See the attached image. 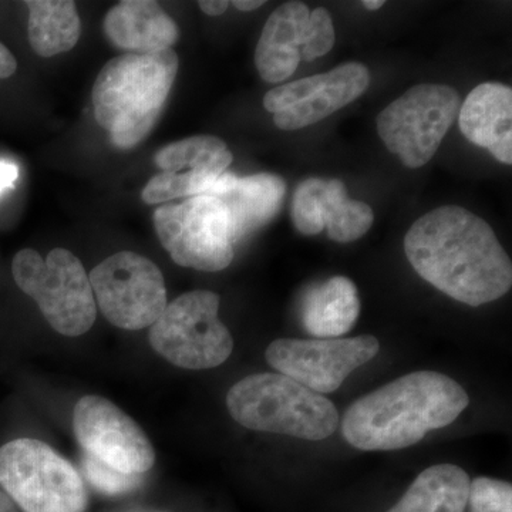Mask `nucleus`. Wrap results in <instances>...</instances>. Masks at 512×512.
Masks as SVG:
<instances>
[{
  "label": "nucleus",
  "instance_id": "1",
  "mask_svg": "<svg viewBox=\"0 0 512 512\" xmlns=\"http://www.w3.org/2000/svg\"><path fill=\"white\" fill-rule=\"evenodd\" d=\"M414 271L457 302L480 306L510 291L512 264L490 225L447 205L419 218L404 238Z\"/></svg>",
  "mask_w": 512,
  "mask_h": 512
},
{
  "label": "nucleus",
  "instance_id": "2",
  "mask_svg": "<svg viewBox=\"0 0 512 512\" xmlns=\"http://www.w3.org/2000/svg\"><path fill=\"white\" fill-rule=\"evenodd\" d=\"M468 403L456 380L437 372L410 373L353 403L343 436L363 451L400 450L453 423Z\"/></svg>",
  "mask_w": 512,
  "mask_h": 512
},
{
  "label": "nucleus",
  "instance_id": "3",
  "mask_svg": "<svg viewBox=\"0 0 512 512\" xmlns=\"http://www.w3.org/2000/svg\"><path fill=\"white\" fill-rule=\"evenodd\" d=\"M178 73L173 49L124 55L104 64L93 86L94 119L121 150L143 143L153 131Z\"/></svg>",
  "mask_w": 512,
  "mask_h": 512
},
{
  "label": "nucleus",
  "instance_id": "4",
  "mask_svg": "<svg viewBox=\"0 0 512 512\" xmlns=\"http://www.w3.org/2000/svg\"><path fill=\"white\" fill-rule=\"evenodd\" d=\"M232 419L249 430L320 441L335 433L339 413L323 394L281 373H259L231 387Z\"/></svg>",
  "mask_w": 512,
  "mask_h": 512
},
{
  "label": "nucleus",
  "instance_id": "5",
  "mask_svg": "<svg viewBox=\"0 0 512 512\" xmlns=\"http://www.w3.org/2000/svg\"><path fill=\"white\" fill-rule=\"evenodd\" d=\"M12 274L56 332L80 336L92 328L96 320L92 284L72 252L55 248L43 258L33 249H22L13 258Z\"/></svg>",
  "mask_w": 512,
  "mask_h": 512
},
{
  "label": "nucleus",
  "instance_id": "6",
  "mask_svg": "<svg viewBox=\"0 0 512 512\" xmlns=\"http://www.w3.org/2000/svg\"><path fill=\"white\" fill-rule=\"evenodd\" d=\"M0 485L25 512H84L87 493L76 468L43 441L0 448Z\"/></svg>",
  "mask_w": 512,
  "mask_h": 512
},
{
  "label": "nucleus",
  "instance_id": "7",
  "mask_svg": "<svg viewBox=\"0 0 512 512\" xmlns=\"http://www.w3.org/2000/svg\"><path fill=\"white\" fill-rule=\"evenodd\" d=\"M218 309L217 293H184L165 306L151 325V346L158 355L183 369L204 370L222 365L231 356L234 342L218 319Z\"/></svg>",
  "mask_w": 512,
  "mask_h": 512
},
{
  "label": "nucleus",
  "instance_id": "8",
  "mask_svg": "<svg viewBox=\"0 0 512 512\" xmlns=\"http://www.w3.org/2000/svg\"><path fill=\"white\" fill-rule=\"evenodd\" d=\"M460 111V96L446 84H417L377 116L384 146L409 168L429 163Z\"/></svg>",
  "mask_w": 512,
  "mask_h": 512
},
{
  "label": "nucleus",
  "instance_id": "9",
  "mask_svg": "<svg viewBox=\"0 0 512 512\" xmlns=\"http://www.w3.org/2000/svg\"><path fill=\"white\" fill-rule=\"evenodd\" d=\"M154 228L175 264L184 268L218 272L234 259L227 211L210 195L161 205Z\"/></svg>",
  "mask_w": 512,
  "mask_h": 512
},
{
  "label": "nucleus",
  "instance_id": "10",
  "mask_svg": "<svg viewBox=\"0 0 512 512\" xmlns=\"http://www.w3.org/2000/svg\"><path fill=\"white\" fill-rule=\"evenodd\" d=\"M89 279L101 312L117 328H147L167 306L163 274L146 256L111 255L93 269Z\"/></svg>",
  "mask_w": 512,
  "mask_h": 512
},
{
  "label": "nucleus",
  "instance_id": "11",
  "mask_svg": "<svg viewBox=\"0 0 512 512\" xmlns=\"http://www.w3.org/2000/svg\"><path fill=\"white\" fill-rule=\"evenodd\" d=\"M375 336L346 339H278L266 349V360L281 375L319 394L336 392L357 367L379 353Z\"/></svg>",
  "mask_w": 512,
  "mask_h": 512
},
{
  "label": "nucleus",
  "instance_id": "12",
  "mask_svg": "<svg viewBox=\"0 0 512 512\" xmlns=\"http://www.w3.org/2000/svg\"><path fill=\"white\" fill-rule=\"evenodd\" d=\"M73 427L86 456L130 476L153 467L156 454L136 421L100 396H84L74 407Z\"/></svg>",
  "mask_w": 512,
  "mask_h": 512
},
{
  "label": "nucleus",
  "instance_id": "13",
  "mask_svg": "<svg viewBox=\"0 0 512 512\" xmlns=\"http://www.w3.org/2000/svg\"><path fill=\"white\" fill-rule=\"evenodd\" d=\"M370 73L362 63H345L328 73L303 77L269 90L264 106L275 126L293 131L312 126L366 92Z\"/></svg>",
  "mask_w": 512,
  "mask_h": 512
},
{
  "label": "nucleus",
  "instance_id": "14",
  "mask_svg": "<svg viewBox=\"0 0 512 512\" xmlns=\"http://www.w3.org/2000/svg\"><path fill=\"white\" fill-rule=\"evenodd\" d=\"M232 163V154L221 138L194 136L168 144L158 151L160 173L141 194L148 205L205 194Z\"/></svg>",
  "mask_w": 512,
  "mask_h": 512
},
{
  "label": "nucleus",
  "instance_id": "15",
  "mask_svg": "<svg viewBox=\"0 0 512 512\" xmlns=\"http://www.w3.org/2000/svg\"><path fill=\"white\" fill-rule=\"evenodd\" d=\"M285 181L275 174L239 178L224 173L205 195L217 198L227 211L232 244L265 227L281 210Z\"/></svg>",
  "mask_w": 512,
  "mask_h": 512
},
{
  "label": "nucleus",
  "instance_id": "16",
  "mask_svg": "<svg viewBox=\"0 0 512 512\" xmlns=\"http://www.w3.org/2000/svg\"><path fill=\"white\" fill-rule=\"evenodd\" d=\"M461 133L487 148L498 161L512 164V90L501 83L477 86L461 106Z\"/></svg>",
  "mask_w": 512,
  "mask_h": 512
},
{
  "label": "nucleus",
  "instance_id": "17",
  "mask_svg": "<svg viewBox=\"0 0 512 512\" xmlns=\"http://www.w3.org/2000/svg\"><path fill=\"white\" fill-rule=\"evenodd\" d=\"M104 33L114 46L134 55H154L170 50L180 30L160 3L123 0L107 12Z\"/></svg>",
  "mask_w": 512,
  "mask_h": 512
},
{
  "label": "nucleus",
  "instance_id": "18",
  "mask_svg": "<svg viewBox=\"0 0 512 512\" xmlns=\"http://www.w3.org/2000/svg\"><path fill=\"white\" fill-rule=\"evenodd\" d=\"M311 10L302 2H288L266 20L255 50V64L265 82L289 79L302 62Z\"/></svg>",
  "mask_w": 512,
  "mask_h": 512
},
{
  "label": "nucleus",
  "instance_id": "19",
  "mask_svg": "<svg viewBox=\"0 0 512 512\" xmlns=\"http://www.w3.org/2000/svg\"><path fill=\"white\" fill-rule=\"evenodd\" d=\"M360 313L356 285L345 276H333L313 286L302 302V322L312 336L338 339L355 326Z\"/></svg>",
  "mask_w": 512,
  "mask_h": 512
},
{
  "label": "nucleus",
  "instance_id": "20",
  "mask_svg": "<svg viewBox=\"0 0 512 512\" xmlns=\"http://www.w3.org/2000/svg\"><path fill=\"white\" fill-rule=\"evenodd\" d=\"M470 484L463 468L437 464L424 470L389 512H464Z\"/></svg>",
  "mask_w": 512,
  "mask_h": 512
},
{
  "label": "nucleus",
  "instance_id": "21",
  "mask_svg": "<svg viewBox=\"0 0 512 512\" xmlns=\"http://www.w3.org/2000/svg\"><path fill=\"white\" fill-rule=\"evenodd\" d=\"M28 36L33 52L53 57L69 52L82 32L79 12L72 0H28Z\"/></svg>",
  "mask_w": 512,
  "mask_h": 512
},
{
  "label": "nucleus",
  "instance_id": "22",
  "mask_svg": "<svg viewBox=\"0 0 512 512\" xmlns=\"http://www.w3.org/2000/svg\"><path fill=\"white\" fill-rule=\"evenodd\" d=\"M320 218L329 238L340 244L362 238L375 221L372 208L365 202L350 200L345 184L340 180H323Z\"/></svg>",
  "mask_w": 512,
  "mask_h": 512
},
{
  "label": "nucleus",
  "instance_id": "23",
  "mask_svg": "<svg viewBox=\"0 0 512 512\" xmlns=\"http://www.w3.org/2000/svg\"><path fill=\"white\" fill-rule=\"evenodd\" d=\"M323 180L308 178L302 181L293 194L292 220L296 229L306 237L318 235L325 229L320 218V188Z\"/></svg>",
  "mask_w": 512,
  "mask_h": 512
},
{
  "label": "nucleus",
  "instance_id": "24",
  "mask_svg": "<svg viewBox=\"0 0 512 512\" xmlns=\"http://www.w3.org/2000/svg\"><path fill=\"white\" fill-rule=\"evenodd\" d=\"M471 512H512V487L505 481L480 477L470 484Z\"/></svg>",
  "mask_w": 512,
  "mask_h": 512
},
{
  "label": "nucleus",
  "instance_id": "25",
  "mask_svg": "<svg viewBox=\"0 0 512 512\" xmlns=\"http://www.w3.org/2000/svg\"><path fill=\"white\" fill-rule=\"evenodd\" d=\"M336 35L332 16L325 8H316L309 16L306 29V42L301 50V59L305 62L328 55L335 45Z\"/></svg>",
  "mask_w": 512,
  "mask_h": 512
},
{
  "label": "nucleus",
  "instance_id": "26",
  "mask_svg": "<svg viewBox=\"0 0 512 512\" xmlns=\"http://www.w3.org/2000/svg\"><path fill=\"white\" fill-rule=\"evenodd\" d=\"M83 471L84 476L92 483L93 487L104 494L128 493V491L136 490L138 485L141 484V476L120 473V471L101 463L96 458L86 456V454L83 458Z\"/></svg>",
  "mask_w": 512,
  "mask_h": 512
},
{
  "label": "nucleus",
  "instance_id": "27",
  "mask_svg": "<svg viewBox=\"0 0 512 512\" xmlns=\"http://www.w3.org/2000/svg\"><path fill=\"white\" fill-rule=\"evenodd\" d=\"M18 178V165L9 163V161H0V195L12 190Z\"/></svg>",
  "mask_w": 512,
  "mask_h": 512
},
{
  "label": "nucleus",
  "instance_id": "28",
  "mask_svg": "<svg viewBox=\"0 0 512 512\" xmlns=\"http://www.w3.org/2000/svg\"><path fill=\"white\" fill-rule=\"evenodd\" d=\"M18 69V62L12 52L0 43V79H9Z\"/></svg>",
  "mask_w": 512,
  "mask_h": 512
},
{
  "label": "nucleus",
  "instance_id": "29",
  "mask_svg": "<svg viewBox=\"0 0 512 512\" xmlns=\"http://www.w3.org/2000/svg\"><path fill=\"white\" fill-rule=\"evenodd\" d=\"M198 6L207 15L221 16L222 13L227 12L229 2L227 0H201V2H198Z\"/></svg>",
  "mask_w": 512,
  "mask_h": 512
},
{
  "label": "nucleus",
  "instance_id": "30",
  "mask_svg": "<svg viewBox=\"0 0 512 512\" xmlns=\"http://www.w3.org/2000/svg\"><path fill=\"white\" fill-rule=\"evenodd\" d=\"M232 5L238 10H242V12H252V10L264 6L265 2L264 0H235V2H232Z\"/></svg>",
  "mask_w": 512,
  "mask_h": 512
},
{
  "label": "nucleus",
  "instance_id": "31",
  "mask_svg": "<svg viewBox=\"0 0 512 512\" xmlns=\"http://www.w3.org/2000/svg\"><path fill=\"white\" fill-rule=\"evenodd\" d=\"M0 512H18L8 495L0 491Z\"/></svg>",
  "mask_w": 512,
  "mask_h": 512
},
{
  "label": "nucleus",
  "instance_id": "32",
  "mask_svg": "<svg viewBox=\"0 0 512 512\" xmlns=\"http://www.w3.org/2000/svg\"><path fill=\"white\" fill-rule=\"evenodd\" d=\"M362 5L367 10H379L383 8L384 2L383 0H365V2H362Z\"/></svg>",
  "mask_w": 512,
  "mask_h": 512
}]
</instances>
